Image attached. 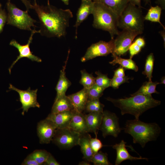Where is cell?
<instances>
[{
	"label": "cell",
	"mask_w": 165,
	"mask_h": 165,
	"mask_svg": "<svg viewBox=\"0 0 165 165\" xmlns=\"http://www.w3.org/2000/svg\"><path fill=\"white\" fill-rule=\"evenodd\" d=\"M162 9V8L158 6H151L144 18L145 20L159 23L165 30L164 26L160 21Z\"/></svg>",
	"instance_id": "cell-25"
},
{
	"label": "cell",
	"mask_w": 165,
	"mask_h": 165,
	"mask_svg": "<svg viewBox=\"0 0 165 165\" xmlns=\"http://www.w3.org/2000/svg\"><path fill=\"white\" fill-rule=\"evenodd\" d=\"M36 33H39V31H37L34 29L31 31V34L28 42L25 45H21L14 39L12 40L10 42L9 45L16 48L19 53V55L17 57L16 60L13 62L9 69L10 74L11 72V70L15 64L20 59L22 58H27L32 61H35L38 62H42V60L41 58L33 54L32 53L29 47L30 44L32 42L33 37L34 34Z\"/></svg>",
	"instance_id": "cell-12"
},
{
	"label": "cell",
	"mask_w": 165,
	"mask_h": 165,
	"mask_svg": "<svg viewBox=\"0 0 165 165\" xmlns=\"http://www.w3.org/2000/svg\"><path fill=\"white\" fill-rule=\"evenodd\" d=\"M89 132L94 133L97 137V132L101 125L103 113L94 112L85 115Z\"/></svg>",
	"instance_id": "cell-20"
},
{
	"label": "cell",
	"mask_w": 165,
	"mask_h": 165,
	"mask_svg": "<svg viewBox=\"0 0 165 165\" xmlns=\"http://www.w3.org/2000/svg\"><path fill=\"white\" fill-rule=\"evenodd\" d=\"M8 11L7 24L20 29L32 31L31 28L35 27L36 22L29 15L28 10H22L8 0L6 4Z\"/></svg>",
	"instance_id": "cell-6"
},
{
	"label": "cell",
	"mask_w": 165,
	"mask_h": 165,
	"mask_svg": "<svg viewBox=\"0 0 165 165\" xmlns=\"http://www.w3.org/2000/svg\"><path fill=\"white\" fill-rule=\"evenodd\" d=\"M141 8L129 3L119 16L118 27L142 33L145 21Z\"/></svg>",
	"instance_id": "cell-5"
},
{
	"label": "cell",
	"mask_w": 165,
	"mask_h": 165,
	"mask_svg": "<svg viewBox=\"0 0 165 165\" xmlns=\"http://www.w3.org/2000/svg\"><path fill=\"white\" fill-rule=\"evenodd\" d=\"M140 34L138 32L128 29H123L122 31H119L114 39V50L113 53L119 56L124 54L128 50L134 38Z\"/></svg>",
	"instance_id": "cell-10"
},
{
	"label": "cell",
	"mask_w": 165,
	"mask_h": 165,
	"mask_svg": "<svg viewBox=\"0 0 165 165\" xmlns=\"http://www.w3.org/2000/svg\"><path fill=\"white\" fill-rule=\"evenodd\" d=\"M93 0V1L94 2H95L97 0Z\"/></svg>",
	"instance_id": "cell-50"
},
{
	"label": "cell",
	"mask_w": 165,
	"mask_h": 165,
	"mask_svg": "<svg viewBox=\"0 0 165 165\" xmlns=\"http://www.w3.org/2000/svg\"><path fill=\"white\" fill-rule=\"evenodd\" d=\"M94 4L93 0H82L77 13L76 20L74 26L75 28V38H77L78 28L90 14H92Z\"/></svg>",
	"instance_id": "cell-15"
},
{
	"label": "cell",
	"mask_w": 165,
	"mask_h": 165,
	"mask_svg": "<svg viewBox=\"0 0 165 165\" xmlns=\"http://www.w3.org/2000/svg\"><path fill=\"white\" fill-rule=\"evenodd\" d=\"M35 2H36L35 0Z\"/></svg>",
	"instance_id": "cell-51"
},
{
	"label": "cell",
	"mask_w": 165,
	"mask_h": 165,
	"mask_svg": "<svg viewBox=\"0 0 165 165\" xmlns=\"http://www.w3.org/2000/svg\"><path fill=\"white\" fill-rule=\"evenodd\" d=\"M159 33L161 35V36H162L163 40L164 42V46H165V30L162 31H160L159 32Z\"/></svg>",
	"instance_id": "cell-44"
},
{
	"label": "cell",
	"mask_w": 165,
	"mask_h": 165,
	"mask_svg": "<svg viewBox=\"0 0 165 165\" xmlns=\"http://www.w3.org/2000/svg\"><path fill=\"white\" fill-rule=\"evenodd\" d=\"M67 61V60L60 71L59 78L55 88L57 96L55 100L61 96L65 95L67 90L71 84V82L66 76L65 70Z\"/></svg>",
	"instance_id": "cell-22"
},
{
	"label": "cell",
	"mask_w": 165,
	"mask_h": 165,
	"mask_svg": "<svg viewBox=\"0 0 165 165\" xmlns=\"http://www.w3.org/2000/svg\"><path fill=\"white\" fill-rule=\"evenodd\" d=\"M114 50V39L111 38L108 42L100 41L92 44L81 58L82 62H85L99 56H107L113 53Z\"/></svg>",
	"instance_id": "cell-8"
},
{
	"label": "cell",
	"mask_w": 165,
	"mask_h": 165,
	"mask_svg": "<svg viewBox=\"0 0 165 165\" xmlns=\"http://www.w3.org/2000/svg\"><path fill=\"white\" fill-rule=\"evenodd\" d=\"M46 165H60V164L55 159L50 153L46 162L43 164Z\"/></svg>",
	"instance_id": "cell-38"
},
{
	"label": "cell",
	"mask_w": 165,
	"mask_h": 165,
	"mask_svg": "<svg viewBox=\"0 0 165 165\" xmlns=\"http://www.w3.org/2000/svg\"><path fill=\"white\" fill-rule=\"evenodd\" d=\"M131 96L124 98L115 99L108 97L106 99L120 109L122 115L130 114L137 119H139V116L148 110L161 104L160 101L155 99L151 95L137 94Z\"/></svg>",
	"instance_id": "cell-2"
},
{
	"label": "cell",
	"mask_w": 165,
	"mask_h": 165,
	"mask_svg": "<svg viewBox=\"0 0 165 165\" xmlns=\"http://www.w3.org/2000/svg\"><path fill=\"white\" fill-rule=\"evenodd\" d=\"M105 89L95 84L87 89L88 100L99 99L103 95V91Z\"/></svg>",
	"instance_id": "cell-33"
},
{
	"label": "cell",
	"mask_w": 165,
	"mask_h": 165,
	"mask_svg": "<svg viewBox=\"0 0 165 165\" xmlns=\"http://www.w3.org/2000/svg\"><path fill=\"white\" fill-rule=\"evenodd\" d=\"M57 129L53 122L46 118L40 121L37 126V133L42 144H47L52 141Z\"/></svg>",
	"instance_id": "cell-13"
},
{
	"label": "cell",
	"mask_w": 165,
	"mask_h": 165,
	"mask_svg": "<svg viewBox=\"0 0 165 165\" xmlns=\"http://www.w3.org/2000/svg\"><path fill=\"white\" fill-rule=\"evenodd\" d=\"M72 110L65 111L56 114L50 113L46 118L53 122L57 129L69 128L72 116Z\"/></svg>",
	"instance_id": "cell-17"
},
{
	"label": "cell",
	"mask_w": 165,
	"mask_h": 165,
	"mask_svg": "<svg viewBox=\"0 0 165 165\" xmlns=\"http://www.w3.org/2000/svg\"></svg>",
	"instance_id": "cell-52"
},
{
	"label": "cell",
	"mask_w": 165,
	"mask_h": 165,
	"mask_svg": "<svg viewBox=\"0 0 165 165\" xmlns=\"http://www.w3.org/2000/svg\"><path fill=\"white\" fill-rule=\"evenodd\" d=\"M87 89L83 88L81 90L68 96L70 100L74 109L82 112L85 109L88 98Z\"/></svg>",
	"instance_id": "cell-18"
},
{
	"label": "cell",
	"mask_w": 165,
	"mask_h": 165,
	"mask_svg": "<svg viewBox=\"0 0 165 165\" xmlns=\"http://www.w3.org/2000/svg\"><path fill=\"white\" fill-rule=\"evenodd\" d=\"M80 136L69 128L57 129L52 141L60 148L69 149L78 145Z\"/></svg>",
	"instance_id": "cell-7"
},
{
	"label": "cell",
	"mask_w": 165,
	"mask_h": 165,
	"mask_svg": "<svg viewBox=\"0 0 165 165\" xmlns=\"http://www.w3.org/2000/svg\"><path fill=\"white\" fill-rule=\"evenodd\" d=\"M7 15L4 9H0V33L3 30L4 26L7 21Z\"/></svg>",
	"instance_id": "cell-37"
},
{
	"label": "cell",
	"mask_w": 165,
	"mask_h": 165,
	"mask_svg": "<svg viewBox=\"0 0 165 165\" xmlns=\"http://www.w3.org/2000/svg\"><path fill=\"white\" fill-rule=\"evenodd\" d=\"M154 58L153 54L151 53L147 57L144 70L142 72L143 75H146V78H148L149 81H151L152 73L153 70Z\"/></svg>",
	"instance_id": "cell-30"
},
{
	"label": "cell",
	"mask_w": 165,
	"mask_h": 165,
	"mask_svg": "<svg viewBox=\"0 0 165 165\" xmlns=\"http://www.w3.org/2000/svg\"><path fill=\"white\" fill-rule=\"evenodd\" d=\"M21 164L22 165H40L29 155L24 160Z\"/></svg>",
	"instance_id": "cell-39"
},
{
	"label": "cell",
	"mask_w": 165,
	"mask_h": 165,
	"mask_svg": "<svg viewBox=\"0 0 165 165\" xmlns=\"http://www.w3.org/2000/svg\"><path fill=\"white\" fill-rule=\"evenodd\" d=\"M78 165H90V162L86 160L82 161L79 162Z\"/></svg>",
	"instance_id": "cell-45"
},
{
	"label": "cell",
	"mask_w": 165,
	"mask_h": 165,
	"mask_svg": "<svg viewBox=\"0 0 165 165\" xmlns=\"http://www.w3.org/2000/svg\"><path fill=\"white\" fill-rule=\"evenodd\" d=\"M97 76L95 77V84L105 89L110 86L111 79L107 75L101 73L99 71L96 72Z\"/></svg>",
	"instance_id": "cell-32"
},
{
	"label": "cell",
	"mask_w": 165,
	"mask_h": 165,
	"mask_svg": "<svg viewBox=\"0 0 165 165\" xmlns=\"http://www.w3.org/2000/svg\"><path fill=\"white\" fill-rule=\"evenodd\" d=\"M80 72L81 77L79 82L83 88L88 89L95 84V77L92 74L89 73L85 70H82Z\"/></svg>",
	"instance_id": "cell-28"
},
{
	"label": "cell",
	"mask_w": 165,
	"mask_h": 165,
	"mask_svg": "<svg viewBox=\"0 0 165 165\" xmlns=\"http://www.w3.org/2000/svg\"><path fill=\"white\" fill-rule=\"evenodd\" d=\"M134 42L141 48L144 47L145 45V40L142 37L138 38Z\"/></svg>",
	"instance_id": "cell-41"
},
{
	"label": "cell",
	"mask_w": 165,
	"mask_h": 165,
	"mask_svg": "<svg viewBox=\"0 0 165 165\" xmlns=\"http://www.w3.org/2000/svg\"><path fill=\"white\" fill-rule=\"evenodd\" d=\"M112 54L113 59L109 62L110 64L113 65H114L116 64H119L126 69L133 70L135 72L138 71V67L132 59H123L115 53Z\"/></svg>",
	"instance_id": "cell-24"
},
{
	"label": "cell",
	"mask_w": 165,
	"mask_h": 165,
	"mask_svg": "<svg viewBox=\"0 0 165 165\" xmlns=\"http://www.w3.org/2000/svg\"><path fill=\"white\" fill-rule=\"evenodd\" d=\"M90 142L91 147L95 153L99 152L103 146L102 143L97 138V137L95 138H91Z\"/></svg>",
	"instance_id": "cell-35"
},
{
	"label": "cell",
	"mask_w": 165,
	"mask_h": 165,
	"mask_svg": "<svg viewBox=\"0 0 165 165\" xmlns=\"http://www.w3.org/2000/svg\"><path fill=\"white\" fill-rule=\"evenodd\" d=\"M1 6H2L1 4L0 3V9L1 8Z\"/></svg>",
	"instance_id": "cell-49"
},
{
	"label": "cell",
	"mask_w": 165,
	"mask_h": 165,
	"mask_svg": "<svg viewBox=\"0 0 165 165\" xmlns=\"http://www.w3.org/2000/svg\"><path fill=\"white\" fill-rule=\"evenodd\" d=\"M61 0L65 5H68L69 4L70 0Z\"/></svg>",
	"instance_id": "cell-47"
},
{
	"label": "cell",
	"mask_w": 165,
	"mask_h": 165,
	"mask_svg": "<svg viewBox=\"0 0 165 165\" xmlns=\"http://www.w3.org/2000/svg\"><path fill=\"white\" fill-rule=\"evenodd\" d=\"M49 152L45 150H36L29 155L40 165H43L46 160Z\"/></svg>",
	"instance_id": "cell-31"
},
{
	"label": "cell",
	"mask_w": 165,
	"mask_h": 165,
	"mask_svg": "<svg viewBox=\"0 0 165 165\" xmlns=\"http://www.w3.org/2000/svg\"><path fill=\"white\" fill-rule=\"evenodd\" d=\"M142 0H128L129 3L139 8H141V1Z\"/></svg>",
	"instance_id": "cell-42"
},
{
	"label": "cell",
	"mask_w": 165,
	"mask_h": 165,
	"mask_svg": "<svg viewBox=\"0 0 165 165\" xmlns=\"http://www.w3.org/2000/svg\"><path fill=\"white\" fill-rule=\"evenodd\" d=\"M141 48L134 42L132 43L128 50L130 52V58L132 59L134 56L139 53Z\"/></svg>",
	"instance_id": "cell-36"
},
{
	"label": "cell",
	"mask_w": 165,
	"mask_h": 165,
	"mask_svg": "<svg viewBox=\"0 0 165 165\" xmlns=\"http://www.w3.org/2000/svg\"><path fill=\"white\" fill-rule=\"evenodd\" d=\"M161 82L160 83H162L165 84V77H163L161 79Z\"/></svg>",
	"instance_id": "cell-46"
},
{
	"label": "cell",
	"mask_w": 165,
	"mask_h": 165,
	"mask_svg": "<svg viewBox=\"0 0 165 165\" xmlns=\"http://www.w3.org/2000/svg\"><path fill=\"white\" fill-rule=\"evenodd\" d=\"M130 79H132V78L125 76L120 77L113 76L111 80L110 86L114 89H117L122 84L129 82L128 80Z\"/></svg>",
	"instance_id": "cell-34"
},
{
	"label": "cell",
	"mask_w": 165,
	"mask_h": 165,
	"mask_svg": "<svg viewBox=\"0 0 165 165\" xmlns=\"http://www.w3.org/2000/svg\"><path fill=\"white\" fill-rule=\"evenodd\" d=\"M99 129L102 132L103 137L105 138L109 135L116 138L123 129L120 127L119 118L116 114L106 110L103 112Z\"/></svg>",
	"instance_id": "cell-9"
},
{
	"label": "cell",
	"mask_w": 165,
	"mask_h": 165,
	"mask_svg": "<svg viewBox=\"0 0 165 165\" xmlns=\"http://www.w3.org/2000/svg\"><path fill=\"white\" fill-rule=\"evenodd\" d=\"M27 10L32 9L35 12L40 24L39 33L42 35L50 38H60L66 35V29L73 15L69 9H58L50 5L39 6L36 2L32 4L28 0H21Z\"/></svg>",
	"instance_id": "cell-1"
},
{
	"label": "cell",
	"mask_w": 165,
	"mask_h": 165,
	"mask_svg": "<svg viewBox=\"0 0 165 165\" xmlns=\"http://www.w3.org/2000/svg\"><path fill=\"white\" fill-rule=\"evenodd\" d=\"M91 138V136L88 133L80 134L78 143L83 155V158L90 162L95 154L90 144V139Z\"/></svg>",
	"instance_id": "cell-19"
},
{
	"label": "cell",
	"mask_w": 165,
	"mask_h": 165,
	"mask_svg": "<svg viewBox=\"0 0 165 165\" xmlns=\"http://www.w3.org/2000/svg\"><path fill=\"white\" fill-rule=\"evenodd\" d=\"M9 89L17 92L19 95V101L22 105V114L24 115L25 112H27L31 108H39L40 105L37 101L38 89L31 90L29 88L26 90H22L17 89L10 84Z\"/></svg>",
	"instance_id": "cell-11"
},
{
	"label": "cell",
	"mask_w": 165,
	"mask_h": 165,
	"mask_svg": "<svg viewBox=\"0 0 165 165\" xmlns=\"http://www.w3.org/2000/svg\"><path fill=\"white\" fill-rule=\"evenodd\" d=\"M94 2H100L106 5L112 9L119 17L129 3L128 0H97Z\"/></svg>",
	"instance_id": "cell-23"
},
{
	"label": "cell",
	"mask_w": 165,
	"mask_h": 165,
	"mask_svg": "<svg viewBox=\"0 0 165 165\" xmlns=\"http://www.w3.org/2000/svg\"><path fill=\"white\" fill-rule=\"evenodd\" d=\"M104 106L99 99L88 100L84 111L88 113L94 112L103 113Z\"/></svg>",
	"instance_id": "cell-27"
},
{
	"label": "cell",
	"mask_w": 165,
	"mask_h": 165,
	"mask_svg": "<svg viewBox=\"0 0 165 165\" xmlns=\"http://www.w3.org/2000/svg\"><path fill=\"white\" fill-rule=\"evenodd\" d=\"M90 162L95 165H111L108 160V154L101 151L95 153L90 160Z\"/></svg>",
	"instance_id": "cell-29"
},
{
	"label": "cell",
	"mask_w": 165,
	"mask_h": 165,
	"mask_svg": "<svg viewBox=\"0 0 165 165\" xmlns=\"http://www.w3.org/2000/svg\"><path fill=\"white\" fill-rule=\"evenodd\" d=\"M156 3L160 6L162 9H165V0H156Z\"/></svg>",
	"instance_id": "cell-43"
},
{
	"label": "cell",
	"mask_w": 165,
	"mask_h": 165,
	"mask_svg": "<svg viewBox=\"0 0 165 165\" xmlns=\"http://www.w3.org/2000/svg\"><path fill=\"white\" fill-rule=\"evenodd\" d=\"M144 0L146 4H147L148 3L150 2L151 1V0Z\"/></svg>",
	"instance_id": "cell-48"
},
{
	"label": "cell",
	"mask_w": 165,
	"mask_h": 165,
	"mask_svg": "<svg viewBox=\"0 0 165 165\" xmlns=\"http://www.w3.org/2000/svg\"><path fill=\"white\" fill-rule=\"evenodd\" d=\"M160 83L156 82H152V80L144 82L139 90L133 95L143 94L144 95H151L153 93L159 94L156 90V86Z\"/></svg>",
	"instance_id": "cell-26"
},
{
	"label": "cell",
	"mask_w": 165,
	"mask_h": 165,
	"mask_svg": "<svg viewBox=\"0 0 165 165\" xmlns=\"http://www.w3.org/2000/svg\"><path fill=\"white\" fill-rule=\"evenodd\" d=\"M92 14L94 17L92 25L94 28L108 32L111 38L118 34L119 16L109 7L102 3L94 2Z\"/></svg>",
	"instance_id": "cell-4"
},
{
	"label": "cell",
	"mask_w": 165,
	"mask_h": 165,
	"mask_svg": "<svg viewBox=\"0 0 165 165\" xmlns=\"http://www.w3.org/2000/svg\"><path fill=\"white\" fill-rule=\"evenodd\" d=\"M73 109L70 100L68 96L64 95L55 100L51 113L56 114L65 111H71Z\"/></svg>",
	"instance_id": "cell-21"
},
{
	"label": "cell",
	"mask_w": 165,
	"mask_h": 165,
	"mask_svg": "<svg viewBox=\"0 0 165 165\" xmlns=\"http://www.w3.org/2000/svg\"><path fill=\"white\" fill-rule=\"evenodd\" d=\"M72 111V116L69 128L80 134L89 132L85 115L74 109Z\"/></svg>",
	"instance_id": "cell-14"
},
{
	"label": "cell",
	"mask_w": 165,
	"mask_h": 165,
	"mask_svg": "<svg viewBox=\"0 0 165 165\" xmlns=\"http://www.w3.org/2000/svg\"><path fill=\"white\" fill-rule=\"evenodd\" d=\"M127 142L122 140L118 144H116L112 146V148L115 149L116 153V157L115 162V165H119L124 160H130L131 161L140 160H145L148 161V159L146 158L134 157L129 153L126 147Z\"/></svg>",
	"instance_id": "cell-16"
},
{
	"label": "cell",
	"mask_w": 165,
	"mask_h": 165,
	"mask_svg": "<svg viewBox=\"0 0 165 165\" xmlns=\"http://www.w3.org/2000/svg\"><path fill=\"white\" fill-rule=\"evenodd\" d=\"M114 76L123 77L125 76V68L121 66L114 71Z\"/></svg>",
	"instance_id": "cell-40"
},
{
	"label": "cell",
	"mask_w": 165,
	"mask_h": 165,
	"mask_svg": "<svg viewBox=\"0 0 165 165\" xmlns=\"http://www.w3.org/2000/svg\"><path fill=\"white\" fill-rule=\"evenodd\" d=\"M123 130L132 136L134 143H138L144 148L148 142L156 140L161 128L156 123H147L135 119L127 120Z\"/></svg>",
	"instance_id": "cell-3"
}]
</instances>
